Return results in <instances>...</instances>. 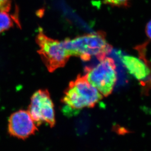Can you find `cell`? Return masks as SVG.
Here are the masks:
<instances>
[{"label":"cell","instance_id":"obj_1","mask_svg":"<svg viewBox=\"0 0 151 151\" xmlns=\"http://www.w3.org/2000/svg\"><path fill=\"white\" fill-rule=\"evenodd\" d=\"M62 42L70 57H78L83 61H88L94 57L100 61L112 49L106 40V34L102 32L67 38Z\"/></svg>","mask_w":151,"mask_h":151},{"label":"cell","instance_id":"obj_2","mask_svg":"<svg viewBox=\"0 0 151 151\" xmlns=\"http://www.w3.org/2000/svg\"><path fill=\"white\" fill-rule=\"evenodd\" d=\"M98 90L86 80L85 76L78 75L65 90L61 101L64 111H78L94 107L103 99Z\"/></svg>","mask_w":151,"mask_h":151},{"label":"cell","instance_id":"obj_3","mask_svg":"<svg viewBox=\"0 0 151 151\" xmlns=\"http://www.w3.org/2000/svg\"><path fill=\"white\" fill-rule=\"evenodd\" d=\"M87 81L105 97L111 94L116 84L117 75L114 60L106 57L94 67L85 68Z\"/></svg>","mask_w":151,"mask_h":151},{"label":"cell","instance_id":"obj_4","mask_svg":"<svg viewBox=\"0 0 151 151\" xmlns=\"http://www.w3.org/2000/svg\"><path fill=\"white\" fill-rule=\"evenodd\" d=\"M38 52L50 72L64 66L70 58L63 42L47 37L40 30L36 38Z\"/></svg>","mask_w":151,"mask_h":151},{"label":"cell","instance_id":"obj_5","mask_svg":"<svg viewBox=\"0 0 151 151\" xmlns=\"http://www.w3.org/2000/svg\"><path fill=\"white\" fill-rule=\"evenodd\" d=\"M28 111L37 126L43 124H46L51 128L55 126L54 104L46 89L38 90L32 95Z\"/></svg>","mask_w":151,"mask_h":151},{"label":"cell","instance_id":"obj_6","mask_svg":"<svg viewBox=\"0 0 151 151\" xmlns=\"http://www.w3.org/2000/svg\"><path fill=\"white\" fill-rule=\"evenodd\" d=\"M37 127L28 111L19 110L9 118L8 132L16 138L24 140L29 137L38 131Z\"/></svg>","mask_w":151,"mask_h":151},{"label":"cell","instance_id":"obj_7","mask_svg":"<svg viewBox=\"0 0 151 151\" xmlns=\"http://www.w3.org/2000/svg\"><path fill=\"white\" fill-rule=\"evenodd\" d=\"M122 63L128 72L141 83L148 81L151 75L150 65L145 57L141 55L139 58L132 55H124Z\"/></svg>","mask_w":151,"mask_h":151},{"label":"cell","instance_id":"obj_8","mask_svg":"<svg viewBox=\"0 0 151 151\" xmlns=\"http://www.w3.org/2000/svg\"><path fill=\"white\" fill-rule=\"evenodd\" d=\"M18 16L10 14L9 12L0 10V34L13 26L15 24L19 25Z\"/></svg>","mask_w":151,"mask_h":151},{"label":"cell","instance_id":"obj_9","mask_svg":"<svg viewBox=\"0 0 151 151\" xmlns=\"http://www.w3.org/2000/svg\"><path fill=\"white\" fill-rule=\"evenodd\" d=\"M105 3L117 7H126L129 5L130 0H104Z\"/></svg>","mask_w":151,"mask_h":151},{"label":"cell","instance_id":"obj_10","mask_svg":"<svg viewBox=\"0 0 151 151\" xmlns=\"http://www.w3.org/2000/svg\"><path fill=\"white\" fill-rule=\"evenodd\" d=\"M12 0H0V10L9 12Z\"/></svg>","mask_w":151,"mask_h":151},{"label":"cell","instance_id":"obj_11","mask_svg":"<svg viewBox=\"0 0 151 151\" xmlns=\"http://www.w3.org/2000/svg\"><path fill=\"white\" fill-rule=\"evenodd\" d=\"M145 32L147 37L151 40V20L149 21L146 25Z\"/></svg>","mask_w":151,"mask_h":151}]
</instances>
